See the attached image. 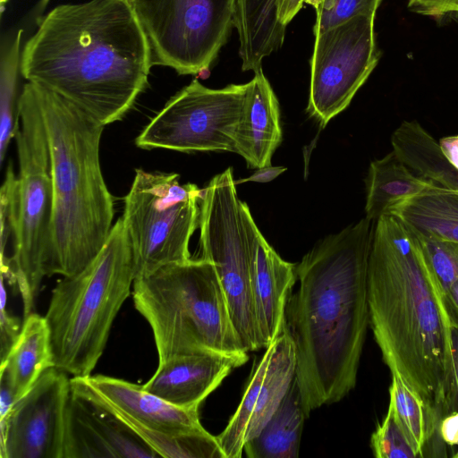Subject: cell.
<instances>
[{"label": "cell", "instance_id": "d6986e66", "mask_svg": "<svg viewBox=\"0 0 458 458\" xmlns=\"http://www.w3.org/2000/svg\"><path fill=\"white\" fill-rule=\"evenodd\" d=\"M281 141L279 103L260 67L248 82L234 135V153L242 156L249 167L259 169L271 165L272 156Z\"/></svg>", "mask_w": 458, "mask_h": 458}, {"label": "cell", "instance_id": "4fadbf2b", "mask_svg": "<svg viewBox=\"0 0 458 458\" xmlns=\"http://www.w3.org/2000/svg\"><path fill=\"white\" fill-rule=\"evenodd\" d=\"M67 373L51 367L0 420L1 458H64Z\"/></svg>", "mask_w": 458, "mask_h": 458}, {"label": "cell", "instance_id": "3957f363", "mask_svg": "<svg viewBox=\"0 0 458 458\" xmlns=\"http://www.w3.org/2000/svg\"><path fill=\"white\" fill-rule=\"evenodd\" d=\"M368 301L383 360L421 398L437 432L452 363L450 322L419 237L391 214L375 222Z\"/></svg>", "mask_w": 458, "mask_h": 458}, {"label": "cell", "instance_id": "e575fe53", "mask_svg": "<svg viewBox=\"0 0 458 458\" xmlns=\"http://www.w3.org/2000/svg\"><path fill=\"white\" fill-rule=\"evenodd\" d=\"M285 167L283 166H265L257 169V171L251 174L249 178L239 180L235 183H242L245 182H268L277 177L280 174L285 171Z\"/></svg>", "mask_w": 458, "mask_h": 458}, {"label": "cell", "instance_id": "cb8c5ba5", "mask_svg": "<svg viewBox=\"0 0 458 458\" xmlns=\"http://www.w3.org/2000/svg\"><path fill=\"white\" fill-rule=\"evenodd\" d=\"M432 187L437 186L412 174L392 151L369 165L365 217L376 222L400 202Z\"/></svg>", "mask_w": 458, "mask_h": 458}, {"label": "cell", "instance_id": "4dcf8cb0", "mask_svg": "<svg viewBox=\"0 0 458 458\" xmlns=\"http://www.w3.org/2000/svg\"><path fill=\"white\" fill-rule=\"evenodd\" d=\"M7 293L4 277L1 276V308H0V358L4 360L21 334L23 322L12 315L7 309Z\"/></svg>", "mask_w": 458, "mask_h": 458}, {"label": "cell", "instance_id": "8fae6325", "mask_svg": "<svg viewBox=\"0 0 458 458\" xmlns=\"http://www.w3.org/2000/svg\"><path fill=\"white\" fill-rule=\"evenodd\" d=\"M248 83L209 89L197 79L174 95L135 140L143 149L234 152Z\"/></svg>", "mask_w": 458, "mask_h": 458}, {"label": "cell", "instance_id": "5bb4252c", "mask_svg": "<svg viewBox=\"0 0 458 458\" xmlns=\"http://www.w3.org/2000/svg\"><path fill=\"white\" fill-rule=\"evenodd\" d=\"M157 458L151 448L87 382L70 379L64 458Z\"/></svg>", "mask_w": 458, "mask_h": 458}, {"label": "cell", "instance_id": "f1b7e54d", "mask_svg": "<svg viewBox=\"0 0 458 458\" xmlns=\"http://www.w3.org/2000/svg\"><path fill=\"white\" fill-rule=\"evenodd\" d=\"M370 447L377 458L420 457L390 409L371 435Z\"/></svg>", "mask_w": 458, "mask_h": 458}, {"label": "cell", "instance_id": "83f0119b", "mask_svg": "<svg viewBox=\"0 0 458 458\" xmlns=\"http://www.w3.org/2000/svg\"><path fill=\"white\" fill-rule=\"evenodd\" d=\"M382 0H304L316 11L314 35L346 22L353 17L376 14Z\"/></svg>", "mask_w": 458, "mask_h": 458}, {"label": "cell", "instance_id": "277c9868", "mask_svg": "<svg viewBox=\"0 0 458 458\" xmlns=\"http://www.w3.org/2000/svg\"><path fill=\"white\" fill-rule=\"evenodd\" d=\"M33 85L52 166L53 217L46 276H72L98 255L114 225V199L99 160L105 126L56 94Z\"/></svg>", "mask_w": 458, "mask_h": 458}, {"label": "cell", "instance_id": "d590c367", "mask_svg": "<svg viewBox=\"0 0 458 458\" xmlns=\"http://www.w3.org/2000/svg\"><path fill=\"white\" fill-rule=\"evenodd\" d=\"M439 144L448 161L458 170V135L444 137Z\"/></svg>", "mask_w": 458, "mask_h": 458}, {"label": "cell", "instance_id": "7402d4cb", "mask_svg": "<svg viewBox=\"0 0 458 458\" xmlns=\"http://www.w3.org/2000/svg\"><path fill=\"white\" fill-rule=\"evenodd\" d=\"M397 216L417 235L458 243V191L432 187L394 206Z\"/></svg>", "mask_w": 458, "mask_h": 458}, {"label": "cell", "instance_id": "e0dca14e", "mask_svg": "<svg viewBox=\"0 0 458 458\" xmlns=\"http://www.w3.org/2000/svg\"><path fill=\"white\" fill-rule=\"evenodd\" d=\"M248 359L218 353H191L158 361L144 389L183 408L199 407L231 371Z\"/></svg>", "mask_w": 458, "mask_h": 458}, {"label": "cell", "instance_id": "8d00e7d4", "mask_svg": "<svg viewBox=\"0 0 458 458\" xmlns=\"http://www.w3.org/2000/svg\"><path fill=\"white\" fill-rule=\"evenodd\" d=\"M15 403L8 385L0 379V420L4 419Z\"/></svg>", "mask_w": 458, "mask_h": 458}, {"label": "cell", "instance_id": "d4e9b609", "mask_svg": "<svg viewBox=\"0 0 458 458\" xmlns=\"http://www.w3.org/2000/svg\"><path fill=\"white\" fill-rule=\"evenodd\" d=\"M389 406L404 433L424 457L426 446L435 437L421 398L399 377L392 375Z\"/></svg>", "mask_w": 458, "mask_h": 458}, {"label": "cell", "instance_id": "8992f818", "mask_svg": "<svg viewBox=\"0 0 458 458\" xmlns=\"http://www.w3.org/2000/svg\"><path fill=\"white\" fill-rule=\"evenodd\" d=\"M16 133L19 174L10 164L0 191L1 242H13L9 257L12 281L21 296L24 318L33 312L46 277L53 217V182L49 143L32 83L19 99Z\"/></svg>", "mask_w": 458, "mask_h": 458}, {"label": "cell", "instance_id": "603a6c76", "mask_svg": "<svg viewBox=\"0 0 458 458\" xmlns=\"http://www.w3.org/2000/svg\"><path fill=\"white\" fill-rule=\"evenodd\" d=\"M306 415L296 377L277 410L243 448L249 458H296Z\"/></svg>", "mask_w": 458, "mask_h": 458}, {"label": "cell", "instance_id": "30bf717a", "mask_svg": "<svg viewBox=\"0 0 458 458\" xmlns=\"http://www.w3.org/2000/svg\"><path fill=\"white\" fill-rule=\"evenodd\" d=\"M148 38L153 65L208 72L233 27L236 0H128Z\"/></svg>", "mask_w": 458, "mask_h": 458}, {"label": "cell", "instance_id": "1f68e13d", "mask_svg": "<svg viewBox=\"0 0 458 458\" xmlns=\"http://www.w3.org/2000/svg\"><path fill=\"white\" fill-rule=\"evenodd\" d=\"M408 8L422 15L440 18L458 13V0H409Z\"/></svg>", "mask_w": 458, "mask_h": 458}, {"label": "cell", "instance_id": "44dd1931", "mask_svg": "<svg viewBox=\"0 0 458 458\" xmlns=\"http://www.w3.org/2000/svg\"><path fill=\"white\" fill-rule=\"evenodd\" d=\"M393 152L416 176L434 185L458 191V170L445 156L439 142L416 120L403 121L391 137Z\"/></svg>", "mask_w": 458, "mask_h": 458}, {"label": "cell", "instance_id": "d6a6232c", "mask_svg": "<svg viewBox=\"0 0 458 458\" xmlns=\"http://www.w3.org/2000/svg\"><path fill=\"white\" fill-rule=\"evenodd\" d=\"M438 433L444 443L450 445H458V411L443 418Z\"/></svg>", "mask_w": 458, "mask_h": 458}, {"label": "cell", "instance_id": "f546056e", "mask_svg": "<svg viewBox=\"0 0 458 458\" xmlns=\"http://www.w3.org/2000/svg\"><path fill=\"white\" fill-rule=\"evenodd\" d=\"M450 336L452 363L444 391L441 411L442 418L458 411V326L451 322Z\"/></svg>", "mask_w": 458, "mask_h": 458}, {"label": "cell", "instance_id": "74e56055", "mask_svg": "<svg viewBox=\"0 0 458 458\" xmlns=\"http://www.w3.org/2000/svg\"><path fill=\"white\" fill-rule=\"evenodd\" d=\"M454 457L458 458V452L454 455Z\"/></svg>", "mask_w": 458, "mask_h": 458}, {"label": "cell", "instance_id": "5b68a950", "mask_svg": "<svg viewBox=\"0 0 458 458\" xmlns=\"http://www.w3.org/2000/svg\"><path fill=\"white\" fill-rule=\"evenodd\" d=\"M134 279L131 247L119 217L91 262L52 290L44 317L54 367L72 377L91 375Z\"/></svg>", "mask_w": 458, "mask_h": 458}, {"label": "cell", "instance_id": "ac0fdd59", "mask_svg": "<svg viewBox=\"0 0 458 458\" xmlns=\"http://www.w3.org/2000/svg\"><path fill=\"white\" fill-rule=\"evenodd\" d=\"M115 411L158 432L183 433L205 429L199 407L176 406L140 386L105 375L84 377Z\"/></svg>", "mask_w": 458, "mask_h": 458}, {"label": "cell", "instance_id": "7c38bea8", "mask_svg": "<svg viewBox=\"0 0 458 458\" xmlns=\"http://www.w3.org/2000/svg\"><path fill=\"white\" fill-rule=\"evenodd\" d=\"M375 16L359 15L315 36L306 110L322 127L350 105L380 59Z\"/></svg>", "mask_w": 458, "mask_h": 458}, {"label": "cell", "instance_id": "ffe728a7", "mask_svg": "<svg viewBox=\"0 0 458 458\" xmlns=\"http://www.w3.org/2000/svg\"><path fill=\"white\" fill-rule=\"evenodd\" d=\"M54 367L50 332L45 317L30 313L0 366V379L10 387L15 402L47 369Z\"/></svg>", "mask_w": 458, "mask_h": 458}, {"label": "cell", "instance_id": "2e32d148", "mask_svg": "<svg viewBox=\"0 0 458 458\" xmlns=\"http://www.w3.org/2000/svg\"><path fill=\"white\" fill-rule=\"evenodd\" d=\"M248 235L251 287L261 348H267L286 327L285 309L297 281V264L283 259L267 242L242 202Z\"/></svg>", "mask_w": 458, "mask_h": 458}, {"label": "cell", "instance_id": "484cf974", "mask_svg": "<svg viewBox=\"0 0 458 458\" xmlns=\"http://www.w3.org/2000/svg\"><path fill=\"white\" fill-rule=\"evenodd\" d=\"M20 30L13 45L3 56L0 82V164L3 165L11 140L15 138L20 127L19 99L17 96V75L21 62Z\"/></svg>", "mask_w": 458, "mask_h": 458}, {"label": "cell", "instance_id": "9a60e30c", "mask_svg": "<svg viewBox=\"0 0 458 458\" xmlns=\"http://www.w3.org/2000/svg\"><path fill=\"white\" fill-rule=\"evenodd\" d=\"M296 372L293 340L285 329L255 366L237 410L216 436L225 458H239L245 444L264 428L280 405Z\"/></svg>", "mask_w": 458, "mask_h": 458}, {"label": "cell", "instance_id": "9c48e42d", "mask_svg": "<svg viewBox=\"0 0 458 458\" xmlns=\"http://www.w3.org/2000/svg\"><path fill=\"white\" fill-rule=\"evenodd\" d=\"M232 167L211 179L199 199V246L211 262L230 318L246 352L260 349L250 276V259L242 202Z\"/></svg>", "mask_w": 458, "mask_h": 458}, {"label": "cell", "instance_id": "52a82bcc", "mask_svg": "<svg viewBox=\"0 0 458 458\" xmlns=\"http://www.w3.org/2000/svg\"><path fill=\"white\" fill-rule=\"evenodd\" d=\"M135 309L150 326L158 360L191 353L249 359L235 334L215 267L199 258L134 279Z\"/></svg>", "mask_w": 458, "mask_h": 458}, {"label": "cell", "instance_id": "ba28073f", "mask_svg": "<svg viewBox=\"0 0 458 458\" xmlns=\"http://www.w3.org/2000/svg\"><path fill=\"white\" fill-rule=\"evenodd\" d=\"M202 190L175 173L136 169L121 216L131 243L135 279L191 259Z\"/></svg>", "mask_w": 458, "mask_h": 458}, {"label": "cell", "instance_id": "4316f807", "mask_svg": "<svg viewBox=\"0 0 458 458\" xmlns=\"http://www.w3.org/2000/svg\"><path fill=\"white\" fill-rule=\"evenodd\" d=\"M417 236L434 273L448 318L458 326V243Z\"/></svg>", "mask_w": 458, "mask_h": 458}, {"label": "cell", "instance_id": "7a4b0ae2", "mask_svg": "<svg viewBox=\"0 0 458 458\" xmlns=\"http://www.w3.org/2000/svg\"><path fill=\"white\" fill-rule=\"evenodd\" d=\"M375 222L364 217L319 242L297 263L285 309L306 417L356 386L369 324L368 267Z\"/></svg>", "mask_w": 458, "mask_h": 458}, {"label": "cell", "instance_id": "836d02e7", "mask_svg": "<svg viewBox=\"0 0 458 458\" xmlns=\"http://www.w3.org/2000/svg\"><path fill=\"white\" fill-rule=\"evenodd\" d=\"M303 4L304 0H279L277 16L281 24L286 27L303 7Z\"/></svg>", "mask_w": 458, "mask_h": 458}, {"label": "cell", "instance_id": "6da1fadb", "mask_svg": "<svg viewBox=\"0 0 458 458\" xmlns=\"http://www.w3.org/2000/svg\"><path fill=\"white\" fill-rule=\"evenodd\" d=\"M152 65L148 38L128 0H90L59 4L38 20L20 72L106 126L131 110Z\"/></svg>", "mask_w": 458, "mask_h": 458}]
</instances>
